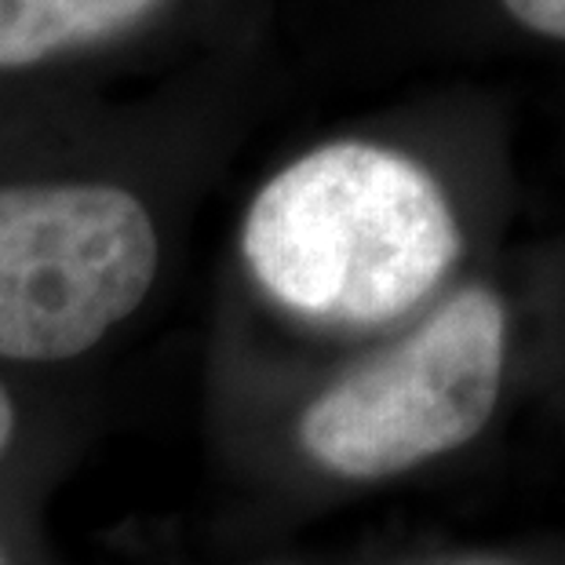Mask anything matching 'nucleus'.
Here are the masks:
<instances>
[{
	"instance_id": "obj_5",
	"label": "nucleus",
	"mask_w": 565,
	"mask_h": 565,
	"mask_svg": "<svg viewBox=\"0 0 565 565\" xmlns=\"http://www.w3.org/2000/svg\"><path fill=\"white\" fill-rule=\"evenodd\" d=\"M503 8H508L525 30L565 41V0H503Z\"/></svg>"
},
{
	"instance_id": "obj_6",
	"label": "nucleus",
	"mask_w": 565,
	"mask_h": 565,
	"mask_svg": "<svg viewBox=\"0 0 565 565\" xmlns=\"http://www.w3.org/2000/svg\"><path fill=\"white\" fill-rule=\"evenodd\" d=\"M11 435H15V405H11L4 387H0V452L8 449Z\"/></svg>"
},
{
	"instance_id": "obj_2",
	"label": "nucleus",
	"mask_w": 565,
	"mask_h": 565,
	"mask_svg": "<svg viewBox=\"0 0 565 565\" xmlns=\"http://www.w3.org/2000/svg\"><path fill=\"white\" fill-rule=\"evenodd\" d=\"M508 315L463 288L413 335L307 405L299 441L343 478H387L471 441L500 402Z\"/></svg>"
},
{
	"instance_id": "obj_1",
	"label": "nucleus",
	"mask_w": 565,
	"mask_h": 565,
	"mask_svg": "<svg viewBox=\"0 0 565 565\" xmlns=\"http://www.w3.org/2000/svg\"><path fill=\"white\" fill-rule=\"evenodd\" d=\"M248 270L296 315L376 324L416 307L460 256L441 186L405 153L332 142L252 201Z\"/></svg>"
},
{
	"instance_id": "obj_4",
	"label": "nucleus",
	"mask_w": 565,
	"mask_h": 565,
	"mask_svg": "<svg viewBox=\"0 0 565 565\" xmlns=\"http://www.w3.org/2000/svg\"><path fill=\"white\" fill-rule=\"evenodd\" d=\"M158 0H0V66H30L128 26Z\"/></svg>"
},
{
	"instance_id": "obj_3",
	"label": "nucleus",
	"mask_w": 565,
	"mask_h": 565,
	"mask_svg": "<svg viewBox=\"0 0 565 565\" xmlns=\"http://www.w3.org/2000/svg\"><path fill=\"white\" fill-rule=\"evenodd\" d=\"M158 234L117 186L0 190V354H84L150 292Z\"/></svg>"
}]
</instances>
